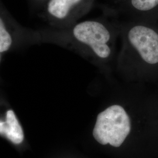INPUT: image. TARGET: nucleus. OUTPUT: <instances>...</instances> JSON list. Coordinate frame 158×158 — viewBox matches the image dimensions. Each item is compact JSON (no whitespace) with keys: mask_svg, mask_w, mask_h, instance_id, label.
I'll list each match as a JSON object with an SVG mask.
<instances>
[{"mask_svg":"<svg viewBox=\"0 0 158 158\" xmlns=\"http://www.w3.org/2000/svg\"><path fill=\"white\" fill-rule=\"evenodd\" d=\"M2 55H2V54H1V53H0V64H1V60H2Z\"/></svg>","mask_w":158,"mask_h":158,"instance_id":"1a4fd4ad","label":"nucleus"},{"mask_svg":"<svg viewBox=\"0 0 158 158\" xmlns=\"http://www.w3.org/2000/svg\"><path fill=\"white\" fill-rule=\"evenodd\" d=\"M41 44L38 30L20 25L0 4V53L26 49Z\"/></svg>","mask_w":158,"mask_h":158,"instance_id":"20e7f679","label":"nucleus"},{"mask_svg":"<svg viewBox=\"0 0 158 158\" xmlns=\"http://www.w3.org/2000/svg\"><path fill=\"white\" fill-rule=\"evenodd\" d=\"M38 30L41 44L60 46L89 59L100 66H104L115 56V42L120 27L99 20H86L68 28Z\"/></svg>","mask_w":158,"mask_h":158,"instance_id":"f257e3e1","label":"nucleus"},{"mask_svg":"<svg viewBox=\"0 0 158 158\" xmlns=\"http://www.w3.org/2000/svg\"><path fill=\"white\" fill-rule=\"evenodd\" d=\"M6 118L3 134H5L11 141L15 144L21 143L24 138L23 130L13 110L6 111Z\"/></svg>","mask_w":158,"mask_h":158,"instance_id":"423d86ee","label":"nucleus"},{"mask_svg":"<svg viewBox=\"0 0 158 158\" xmlns=\"http://www.w3.org/2000/svg\"><path fill=\"white\" fill-rule=\"evenodd\" d=\"M131 120L123 106L114 104L97 115L93 136L102 145L120 147L130 134Z\"/></svg>","mask_w":158,"mask_h":158,"instance_id":"7ed1b4c3","label":"nucleus"},{"mask_svg":"<svg viewBox=\"0 0 158 158\" xmlns=\"http://www.w3.org/2000/svg\"><path fill=\"white\" fill-rule=\"evenodd\" d=\"M83 0H48L41 15L50 28L62 29L77 22L80 15L77 11Z\"/></svg>","mask_w":158,"mask_h":158,"instance_id":"39448f33","label":"nucleus"},{"mask_svg":"<svg viewBox=\"0 0 158 158\" xmlns=\"http://www.w3.org/2000/svg\"><path fill=\"white\" fill-rule=\"evenodd\" d=\"M121 48L117 57L119 73L132 76L141 73L142 66L158 64V33L151 27L130 23L120 27Z\"/></svg>","mask_w":158,"mask_h":158,"instance_id":"f03ea898","label":"nucleus"},{"mask_svg":"<svg viewBox=\"0 0 158 158\" xmlns=\"http://www.w3.org/2000/svg\"><path fill=\"white\" fill-rule=\"evenodd\" d=\"M130 4L137 11H149L158 6V0H130Z\"/></svg>","mask_w":158,"mask_h":158,"instance_id":"0eeeda50","label":"nucleus"},{"mask_svg":"<svg viewBox=\"0 0 158 158\" xmlns=\"http://www.w3.org/2000/svg\"><path fill=\"white\" fill-rule=\"evenodd\" d=\"M32 1L37 2H47L48 0H32Z\"/></svg>","mask_w":158,"mask_h":158,"instance_id":"6e6552de","label":"nucleus"}]
</instances>
